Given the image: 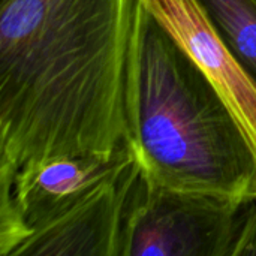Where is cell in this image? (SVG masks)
<instances>
[{"mask_svg":"<svg viewBox=\"0 0 256 256\" xmlns=\"http://www.w3.org/2000/svg\"><path fill=\"white\" fill-rule=\"evenodd\" d=\"M138 162L122 180L52 225L26 237L9 256H122Z\"/></svg>","mask_w":256,"mask_h":256,"instance_id":"obj_6","label":"cell"},{"mask_svg":"<svg viewBox=\"0 0 256 256\" xmlns=\"http://www.w3.org/2000/svg\"><path fill=\"white\" fill-rule=\"evenodd\" d=\"M204 70L256 153V81L219 36L200 0H141Z\"/></svg>","mask_w":256,"mask_h":256,"instance_id":"obj_5","label":"cell"},{"mask_svg":"<svg viewBox=\"0 0 256 256\" xmlns=\"http://www.w3.org/2000/svg\"><path fill=\"white\" fill-rule=\"evenodd\" d=\"M128 122L154 183L236 200L256 198V153L222 94L140 0L129 70Z\"/></svg>","mask_w":256,"mask_h":256,"instance_id":"obj_2","label":"cell"},{"mask_svg":"<svg viewBox=\"0 0 256 256\" xmlns=\"http://www.w3.org/2000/svg\"><path fill=\"white\" fill-rule=\"evenodd\" d=\"M140 0H0V182L134 144L128 70Z\"/></svg>","mask_w":256,"mask_h":256,"instance_id":"obj_1","label":"cell"},{"mask_svg":"<svg viewBox=\"0 0 256 256\" xmlns=\"http://www.w3.org/2000/svg\"><path fill=\"white\" fill-rule=\"evenodd\" d=\"M230 256H256V198L246 200L238 210Z\"/></svg>","mask_w":256,"mask_h":256,"instance_id":"obj_8","label":"cell"},{"mask_svg":"<svg viewBox=\"0 0 256 256\" xmlns=\"http://www.w3.org/2000/svg\"><path fill=\"white\" fill-rule=\"evenodd\" d=\"M244 201L165 188L141 168L122 256H230L236 219Z\"/></svg>","mask_w":256,"mask_h":256,"instance_id":"obj_4","label":"cell"},{"mask_svg":"<svg viewBox=\"0 0 256 256\" xmlns=\"http://www.w3.org/2000/svg\"><path fill=\"white\" fill-rule=\"evenodd\" d=\"M219 36L256 81L255 0H200Z\"/></svg>","mask_w":256,"mask_h":256,"instance_id":"obj_7","label":"cell"},{"mask_svg":"<svg viewBox=\"0 0 256 256\" xmlns=\"http://www.w3.org/2000/svg\"><path fill=\"white\" fill-rule=\"evenodd\" d=\"M140 162L134 144L62 156L0 182V256L122 180Z\"/></svg>","mask_w":256,"mask_h":256,"instance_id":"obj_3","label":"cell"},{"mask_svg":"<svg viewBox=\"0 0 256 256\" xmlns=\"http://www.w3.org/2000/svg\"><path fill=\"white\" fill-rule=\"evenodd\" d=\"M255 3H256V0H255Z\"/></svg>","mask_w":256,"mask_h":256,"instance_id":"obj_9","label":"cell"}]
</instances>
